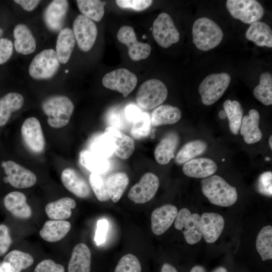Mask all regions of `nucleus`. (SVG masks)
Here are the masks:
<instances>
[{"mask_svg":"<svg viewBox=\"0 0 272 272\" xmlns=\"http://www.w3.org/2000/svg\"><path fill=\"white\" fill-rule=\"evenodd\" d=\"M201 186L203 194L215 205L230 207L237 200L236 188L220 176L212 175L203 178L201 181Z\"/></svg>","mask_w":272,"mask_h":272,"instance_id":"obj_1","label":"nucleus"},{"mask_svg":"<svg viewBox=\"0 0 272 272\" xmlns=\"http://www.w3.org/2000/svg\"><path fill=\"white\" fill-rule=\"evenodd\" d=\"M43 111L47 116V121L52 127L59 128L66 125L73 113L74 105L67 97L55 95L44 100Z\"/></svg>","mask_w":272,"mask_h":272,"instance_id":"obj_2","label":"nucleus"},{"mask_svg":"<svg viewBox=\"0 0 272 272\" xmlns=\"http://www.w3.org/2000/svg\"><path fill=\"white\" fill-rule=\"evenodd\" d=\"M193 42L202 51L211 50L218 46L223 37V33L219 26L207 17L197 19L192 26Z\"/></svg>","mask_w":272,"mask_h":272,"instance_id":"obj_3","label":"nucleus"},{"mask_svg":"<svg viewBox=\"0 0 272 272\" xmlns=\"http://www.w3.org/2000/svg\"><path fill=\"white\" fill-rule=\"evenodd\" d=\"M168 90L165 85L156 79L144 82L136 94V102L144 109L151 110L163 103L167 98Z\"/></svg>","mask_w":272,"mask_h":272,"instance_id":"obj_4","label":"nucleus"},{"mask_svg":"<svg viewBox=\"0 0 272 272\" xmlns=\"http://www.w3.org/2000/svg\"><path fill=\"white\" fill-rule=\"evenodd\" d=\"M230 81V75L226 73L213 74L205 78L198 88L202 103L211 105L217 102L227 90Z\"/></svg>","mask_w":272,"mask_h":272,"instance_id":"obj_5","label":"nucleus"},{"mask_svg":"<svg viewBox=\"0 0 272 272\" xmlns=\"http://www.w3.org/2000/svg\"><path fill=\"white\" fill-rule=\"evenodd\" d=\"M59 63L55 50L44 49L33 58L29 67V74L36 80L50 79L57 72Z\"/></svg>","mask_w":272,"mask_h":272,"instance_id":"obj_6","label":"nucleus"},{"mask_svg":"<svg viewBox=\"0 0 272 272\" xmlns=\"http://www.w3.org/2000/svg\"><path fill=\"white\" fill-rule=\"evenodd\" d=\"M174 226L177 230L182 231L189 244H195L201 239L200 216L197 213L191 214L187 208H183L178 212Z\"/></svg>","mask_w":272,"mask_h":272,"instance_id":"obj_7","label":"nucleus"},{"mask_svg":"<svg viewBox=\"0 0 272 272\" xmlns=\"http://www.w3.org/2000/svg\"><path fill=\"white\" fill-rule=\"evenodd\" d=\"M226 7L233 18L248 24L257 22L264 14L263 7L255 0H228Z\"/></svg>","mask_w":272,"mask_h":272,"instance_id":"obj_8","label":"nucleus"},{"mask_svg":"<svg viewBox=\"0 0 272 272\" xmlns=\"http://www.w3.org/2000/svg\"><path fill=\"white\" fill-rule=\"evenodd\" d=\"M152 34L157 43L168 48L180 39V34L169 14H160L153 23Z\"/></svg>","mask_w":272,"mask_h":272,"instance_id":"obj_9","label":"nucleus"},{"mask_svg":"<svg viewBox=\"0 0 272 272\" xmlns=\"http://www.w3.org/2000/svg\"><path fill=\"white\" fill-rule=\"evenodd\" d=\"M137 81L134 74L125 69H119L106 74L102 82L105 88L116 91L126 97L135 88Z\"/></svg>","mask_w":272,"mask_h":272,"instance_id":"obj_10","label":"nucleus"},{"mask_svg":"<svg viewBox=\"0 0 272 272\" xmlns=\"http://www.w3.org/2000/svg\"><path fill=\"white\" fill-rule=\"evenodd\" d=\"M73 31L80 49L85 52L89 51L95 42L98 33L94 21L79 15L74 21Z\"/></svg>","mask_w":272,"mask_h":272,"instance_id":"obj_11","label":"nucleus"},{"mask_svg":"<svg viewBox=\"0 0 272 272\" xmlns=\"http://www.w3.org/2000/svg\"><path fill=\"white\" fill-rule=\"evenodd\" d=\"M21 132L23 141L29 150L36 154L43 152L45 141L37 118L31 117L26 119L22 125Z\"/></svg>","mask_w":272,"mask_h":272,"instance_id":"obj_12","label":"nucleus"},{"mask_svg":"<svg viewBox=\"0 0 272 272\" xmlns=\"http://www.w3.org/2000/svg\"><path fill=\"white\" fill-rule=\"evenodd\" d=\"M159 184V179L157 175L151 172H147L130 188L128 197L135 203H146L156 194Z\"/></svg>","mask_w":272,"mask_h":272,"instance_id":"obj_13","label":"nucleus"},{"mask_svg":"<svg viewBox=\"0 0 272 272\" xmlns=\"http://www.w3.org/2000/svg\"><path fill=\"white\" fill-rule=\"evenodd\" d=\"M118 41L128 48V54L133 61H139L148 57L151 51V47L148 44L138 41L133 29L129 26H123L118 31Z\"/></svg>","mask_w":272,"mask_h":272,"instance_id":"obj_14","label":"nucleus"},{"mask_svg":"<svg viewBox=\"0 0 272 272\" xmlns=\"http://www.w3.org/2000/svg\"><path fill=\"white\" fill-rule=\"evenodd\" d=\"M2 166L7 175L6 180L17 188L33 186L37 181L35 174L29 169L11 160L3 162Z\"/></svg>","mask_w":272,"mask_h":272,"instance_id":"obj_15","label":"nucleus"},{"mask_svg":"<svg viewBox=\"0 0 272 272\" xmlns=\"http://www.w3.org/2000/svg\"><path fill=\"white\" fill-rule=\"evenodd\" d=\"M61 180L64 186L77 197L86 198L90 195L89 183L76 170L71 168L64 169L61 174Z\"/></svg>","mask_w":272,"mask_h":272,"instance_id":"obj_16","label":"nucleus"},{"mask_svg":"<svg viewBox=\"0 0 272 272\" xmlns=\"http://www.w3.org/2000/svg\"><path fill=\"white\" fill-rule=\"evenodd\" d=\"M178 213L177 208L170 204L155 209L151 214V229L156 235L164 233L174 222Z\"/></svg>","mask_w":272,"mask_h":272,"instance_id":"obj_17","label":"nucleus"},{"mask_svg":"<svg viewBox=\"0 0 272 272\" xmlns=\"http://www.w3.org/2000/svg\"><path fill=\"white\" fill-rule=\"evenodd\" d=\"M69 9V3L65 0L52 1L46 7L43 19L47 27L51 31L61 30Z\"/></svg>","mask_w":272,"mask_h":272,"instance_id":"obj_18","label":"nucleus"},{"mask_svg":"<svg viewBox=\"0 0 272 272\" xmlns=\"http://www.w3.org/2000/svg\"><path fill=\"white\" fill-rule=\"evenodd\" d=\"M202 236L208 243L216 241L225 226L223 217L216 213H204L200 216Z\"/></svg>","mask_w":272,"mask_h":272,"instance_id":"obj_19","label":"nucleus"},{"mask_svg":"<svg viewBox=\"0 0 272 272\" xmlns=\"http://www.w3.org/2000/svg\"><path fill=\"white\" fill-rule=\"evenodd\" d=\"M104 132L113 141L114 153L121 159H127L133 154L135 149L133 139L119 129L112 126L106 128Z\"/></svg>","mask_w":272,"mask_h":272,"instance_id":"obj_20","label":"nucleus"},{"mask_svg":"<svg viewBox=\"0 0 272 272\" xmlns=\"http://www.w3.org/2000/svg\"><path fill=\"white\" fill-rule=\"evenodd\" d=\"M217 169L215 162L207 158L191 159L185 162L182 167L185 175L196 178H205L211 176Z\"/></svg>","mask_w":272,"mask_h":272,"instance_id":"obj_21","label":"nucleus"},{"mask_svg":"<svg viewBox=\"0 0 272 272\" xmlns=\"http://www.w3.org/2000/svg\"><path fill=\"white\" fill-rule=\"evenodd\" d=\"M4 203L6 209L17 218L26 220L32 216V209L27 202L25 195L21 192L9 193L4 197Z\"/></svg>","mask_w":272,"mask_h":272,"instance_id":"obj_22","label":"nucleus"},{"mask_svg":"<svg viewBox=\"0 0 272 272\" xmlns=\"http://www.w3.org/2000/svg\"><path fill=\"white\" fill-rule=\"evenodd\" d=\"M179 143V137L174 131L167 133L157 145L154 156L160 164L165 165L174 157V153Z\"/></svg>","mask_w":272,"mask_h":272,"instance_id":"obj_23","label":"nucleus"},{"mask_svg":"<svg viewBox=\"0 0 272 272\" xmlns=\"http://www.w3.org/2000/svg\"><path fill=\"white\" fill-rule=\"evenodd\" d=\"M259 114L254 109H251L248 115L242 119L240 133L244 140L248 144L259 142L262 138V132L259 128Z\"/></svg>","mask_w":272,"mask_h":272,"instance_id":"obj_24","label":"nucleus"},{"mask_svg":"<svg viewBox=\"0 0 272 272\" xmlns=\"http://www.w3.org/2000/svg\"><path fill=\"white\" fill-rule=\"evenodd\" d=\"M91 253L84 243H79L73 248L68 264V272H90Z\"/></svg>","mask_w":272,"mask_h":272,"instance_id":"obj_25","label":"nucleus"},{"mask_svg":"<svg viewBox=\"0 0 272 272\" xmlns=\"http://www.w3.org/2000/svg\"><path fill=\"white\" fill-rule=\"evenodd\" d=\"M15 38L14 46L16 50L22 54L27 55L34 52L36 44L31 30L25 25H17L13 31Z\"/></svg>","mask_w":272,"mask_h":272,"instance_id":"obj_26","label":"nucleus"},{"mask_svg":"<svg viewBox=\"0 0 272 272\" xmlns=\"http://www.w3.org/2000/svg\"><path fill=\"white\" fill-rule=\"evenodd\" d=\"M71 228V224L68 221L50 220L44 223L39 231V235L47 242H56L63 239Z\"/></svg>","mask_w":272,"mask_h":272,"instance_id":"obj_27","label":"nucleus"},{"mask_svg":"<svg viewBox=\"0 0 272 272\" xmlns=\"http://www.w3.org/2000/svg\"><path fill=\"white\" fill-rule=\"evenodd\" d=\"M76 207L75 200L71 197H64L47 204L45 211L51 220H65L72 215V210Z\"/></svg>","mask_w":272,"mask_h":272,"instance_id":"obj_28","label":"nucleus"},{"mask_svg":"<svg viewBox=\"0 0 272 272\" xmlns=\"http://www.w3.org/2000/svg\"><path fill=\"white\" fill-rule=\"evenodd\" d=\"M75 44L73 30L66 27L58 35L56 44V54L60 63L64 64L69 60Z\"/></svg>","mask_w":272,"mask_h":272,"instance_id":"obj_29","label":"nucleus"},{"mask_svg":"<svg viewBox=\"0 0 272 272\" xmlns=\"http://www.w3.org/2000/svg\"><path fill=\"white\" fill-rule=\"evenodd\" d=\"M181 117L180 109L170 105L158 106L153 110L150 116L152 125L154 126L174 124Z\"/></svg>","mask_w":272,"mask_h":272,"instance_id":"obj_30","label":"nucleus"},{"mask_svg":"<svg viewBox=\"0 0 272 272\" xmlns=\"http://www.w3.org/2000/svg\"><path fill=\"white\" fill-rule=\"evenodd\" d=\"M105 183L109 199L114 202H117L126 190L129 178L124 172H114L106 177Z\"/></svg>","mask_w":272,"mask_h":272,"instance_id":"obj_31","label":"nucleus"},{"mask_svg":"<svg viewBox=\"0 0 272 272\" xmlns=\"http://www.w3.org/2000/svg\"><path fill=\"white\" fill-rule=\"evenodd\" d=\"M33 262L34 259L31 255L18 250L8 253L2 262L7 272H21L30 266Z\"/></svg>","mask_w":272,"mask_h":272,"instance_id":"obj_32","label":"nucleus"},{"mask_svg":"<svg viewBox=\"0 0 272 272\" xmlns=\"http://www.w3.org/2000/svg\"><path fill=\"white\" fill-rule=\"evenodd\" d=\"M245 37L257 46L272 47V31L265 23L257 21L251 24L246 32Z\"/></svg>","mask_w":272,"mask_h":272,"instance_id":"obj_33","label":"nucleus"},{"mask_svg":"<svg viewBox=\"0 0 272 272\" xmlns=\"http://www.w3.org/2000/svg\"><path fill=\"white\" fill-rule=\"evenodd\" d=\"M23 96L18 93H9L0 99V126L5 125L13 112L19 110L24 104Z\"/></svg>","mask_w":272,"mask_h":272,"instance_id":"obj_34","label":"nucleus"},{"mask_svg":"<svg viewBox=\"0 0 272 272\" xmlns=\"http://www.w3.org/2000/svg\"><path fill=\"white\" fill-rule=\"evenodd\" d=\"M81 164L92 173L104 174L109 169L110 164L108 159L92 151H83L80 156Z\"/></svg>","mask_w":272,"mask_h":272,"instance_id":"obj_35","label":"nucleus"},{"mask_svg":"<svg viewBox=\"0 0 272 272\" xmlns=\"http://www.w3.org/2000/svg\"><path fill=\"white\" fill-rule=\"evenodd\" d=\"M207 148V143L202 140L190 141L185 144L178 151L175 157V162L178 164L185 163L202 154Z\"/></svg>","mask_w":272,"mask_h":272,"instance_id":"obj_36","label":"nucleus"},{"mask_svg":"<svg viewBox=\"0 0 272 272\" xmlns=\"http://www.w3.org/2000/svg\"><path fill=\"white\" fill-rule=\"evenodd\" d=\"M78 7L83 16L93 21L99 22L104 15L105 2L98 0H77Z\"/></svg>","mask_w":272,"mask_h":272,"instance_id":"obj_37","label":"nucleus"},{"mask_svg":"<svg viewBox=\"0 0 272 272\" xmlns=\"http://www.w3.org/2000/svg\"><path fill=\"white\" fill-rule=\"evenodd\" d=\"M223 107L228 118L231 132L237 134L240 128L243 115V109L240 103L236 100H227L224 102Z\"/></svg>","mask_w":272,"mask_h":272,"instance_id":"obj_38","label":"nucleus"},{"mask_svg":"<svg viewBox=\"0 0 272 272\" xmlns=\"http://www.w3.org/2000/svg\"><path fill=\"white\" fill-rule=\"evenodd\" d=\"M256 248L262 261L272 259V226L263 227L256 238Z\"/></svg>","mask_w":272,"mask_h":272,"instance_id":"obj_39","label":"nucleus"},{"mask_svg":"<svg viewBox=\"0 0 272 272\" xmlns=\"http://www.w3.org/2000/svg\"><path fill=\"white\" fill-rule=\"evenodd\" d=\"M254 97L265 105L272 104V76L268 72L260 75L259 84L253 90Z\"/></svg>","mask_w":272,"mask_h":272,"instance_id":"obj_40","label":"nucleus"},{"mask_svg":"<svg viewBox=\"0 0 272 272\" xmlns=\"http://www.w3.org/2000/svg\"><path fill=\"white\" fill-rule=\"evenodd\" d=\"M91 149L92 152L107 159L114 153L113 141L105 132L97 135L93 139Z\"/></svg>","mask_w":272,"mask_h":272,"instance_id":"obj_41","label":"nucleus"},{"mask_svg":"<svg viewBox=\"0 0 272 272\" xmlns=\"http://www.w3.org/2000/svg\"><path fill=\"white\" fill-rule=\"evenodd\" d=\"M151 126L150 115L143 112L142 116L131 124L130 134L137 140L145 138L150 133Z\"/></svg>","mask_w":272,"mask_h":272,"instance_id":"obj_42","label":"nucleus"},{"mask_svg":"<svg viewBox=\"0 0 272 272\" xmlns=\"http://www.w3.org/2000/svg\"><path fill=\"white\" fill-rule=\"evenodd\" d=\"M106 177L104 174L91 173L89 177V183L97 198L101 201L109 199L107 194Z\"/></svg>","mask_w":272,"mask_h":272,"instance_id":"obj_43","label":"nucleus"},{"mask_svg":"<svg viewBox=\"0 0 272 272\" xmlns=\"http://www.w3.org/2000/svg\"><path fill=\"white\" fill-rule=\"evenodd\" d=\"M107 121L110 126L116 128L121 131L127 129L131 125L126 120L123 109L121 108H111L107 114Z\"/></svg>","mask_w":272,"mask_h":272,"instance_id":"obj_44","label":"nucleus"},{"mask_svg":"<svg viewBox=\"0 0 272 272\" xmlns=\"http://www.w3.org/2000/svg\"><path fill=\"white\" fill-rule=\"evenodd\" d=\"M114 272H141V265L135 256L127 254L120 259Z\"/></svg>","mask_w":272,"mask_h":272,"instance_id":"obj_45","label":"nucleus"},{"mask_svg":"<svg viewBox=\"0 0 272 272\" xmlns=\"http://www.w3.org/2000/svg\"><path fill=\"white\" fill-rule=\"evenodd\" d=\"M257 192L263 195L271 196L272 173L270 171L262 173L258 177L256 183Z\"/></svg>","mask_w":272,"mask_h":272,"instance_id":"obj_46","label":"nucleus"},{"mask_svg":"<svg viewBox=\"0 0 272 272\" xmlns=\"http://www.w3.org/2000/svg\"><path fill=\"white\" fill-rule=\"evenodd\" d=\"M151 0H117L116 3L122 8H130L134 11H141L149 8L152 4Z\"/></svg>","mask_w":272,"mask_h":272,"instance_id":"obj_47","label":"nucleus"},{"mask_svg":"<svg viewBox=\"0 0 272 272\" xmlns=\"http://www.w3.org/2000/svg\"><path fill=\"white\" fill-rule=\"evenodd\" d=\"M34 272H65L64 267L51 259H45L35 267Z\"/></svg>","mask_w":272,"mask_h":272,"instance_id":"obj_48","label":"nucleus"},{"mask_svg":"<svg viewBox=\"0 0 272 272\" xmlns=\"http://www.w3.org/2000/svg\"><path fill=\"white\" fill-rule=\"evenodd\" d=\"M108 228L109 223L106 219H102L97 221L94 238L97 245H100L105 242Z\"/></svg>","mask_w":272,"mask_h":272,"instance_id":"obj_49","label":"nucleus"},{"mask_svg":"<svg viewBox=\"0 0 272 272\" xmlns=\"http://www.w3.org/2000/svg\"><path fill=\"white\" fill-rule=\"evenodd\" d=\"M12 242L8 227L0 225V256L5 254L9 249Z\"/></svg>","mask_w":272,"mask_h":272,"instance_id":"obj_50","label":"nucleus"},{"mask_svg":"<svg viewBox=\"0 0 272 272\" xmlns=\"http://www.w3.org/2000/svg\"><path fill=\"white\" fill-rule=\"evenodd\" d=\"M13 52V44L7 38L0 39V64L7 62Z\"/></svg>","mask_w":272,"mask_h":272,"instance_id":"obj_51","label":"nucleus"},{"mask_svg":"<svg viewBox=\"0 0 272 272\" xmlns=\"http://www.w3.org/2000/svg\"><path fill=\"white\" fill-rule=\"evenodd\" d=\"M124 114L127 121L132 124L142 115L143 112L135 105L129 104L123 109Z\"/></svg>","mask_w":272,"mask_h":272,"instance_id":"obj_52","label":"nucleus"},{"mask_svg":"<svg viewBox=\"0 0 272 272\" xmlns=\"http://www.w3.org/2000/svg\"><path fill=\"white\" fill-rule=\"evenodd\" d=\"M14 2L20 5L25 11H32L40 3L38 0H15Z\"/></svg>","mask_w":272,"mask_h":272,"instance_id":"obj_53","label":"nucleus"},{"mask_svg":"<svg viewBox=\"0 0 272 272\" xmlns=\"http://www.w3.org/2000/svg\"><path fill=\"white\" fill-rule=\"evenodd\" d=\"M161 272H178V271L175 267L171 264L168 263H165L161 267Z\"/></svg>","mask_w":272,"mask_h":272,"instance_id":"obj_54","label":"nucleus"},{"mask_svg":"<svg viewBox=\"0 0 272 272\" xmlns=\"http://www.w3.org/2000/svg\"><path fill=\"white\" fill-rule=\"evenodd\" d=\"M190 272H207L205 267L201 265H196L193 266Z\"/></svg>","mask_w":272,"mask_h":272,"instance_id":"obj_55","label":"nucleus"},{"mask_svg":"<svg viewBox=\"0 0 272 272\" xmlns=\"http://www.w3.org/2000/svg\"><path fill=\"white\" fill-rule=\"evenodd\" d=\"M212 272H228V271L225 267L219 266L215 269Z\"/></svg>","mask_w":272,"mask_h":272,"instance_id":"obj_56","label":"nucleus"},{"mask_svg":"<svg viewBox=\"0 0 272 272\" xmlns=\"http://www.w3.org/2000/svg\"><path fill=\"white\" fill-rule=\"evenodd\" d=\"M219 117L221 119H225L226 117V114L224 110H221L219 112Z\"/></svg>","mask_w":272,"mask_h":272,"instance_id":"obj_57","label":"nucleus"},{"mask_svg":"<svg viewBox=\"0 0 272 272\" xmlns=\"http://www.w3.org/2000/svg\"><path fill=\"white\" fill-rule=\"evenodd\" d=\"M0 272H7L5 269L2 262H0Z\"/></svg>","mask_w":272,"mask_h":272,"instance_id":"obj_58","label":"nucleus"},{"mask_svg":"<svg viewBox=\"0 0 272 272\" xmlns=\"http://www.w3.org/2000/svg\"><path fill=\"white\" fill-rule=\"evenodd\" d=\"M272 136H270L269 138V141H268V143H269V147L270 148V149H272Z\"/></svg>","mask_w":272,"mask_h":272,"instance_id":"obj_59","label":"nucleus"},{"mask_svg":"<svg viewBox=\"0 0 272 272\" xmlns=\"http://www.w3.org/2000/svg\"><path fill=\"white\" fill-rule=\"evenodd\" d=\"M3 33V30L0 28V37H1V36L2 35Z\"/></svg>","mask_w":272,"mask_h":272,"instance_id":"obj_60","label":"nucleus"},{"mask_svg":"<svg viewBox=\"0 0 272 272\" xmlns=\"http://www.w3.org/2000/svg\"><path fill=\"white\" fill-rule=\"evenodd\" d=\"M65 73H67L68 72V70H65Z\"/></svg>","mask_w":272,"mask_h":272,"instance_id":"obj_61","label":"nucleus"},{"mask_svg":"<svg viewBox=\"0 0 272 272\" xmlns=\"http://www.w3.org/2000/svg\"><path fill=\"white\" fill-rule=\"evenodd\" d=\"M224 161V159H223L222 160V161Z\"/></svg>","mask_w":272,"mask_h":272,"instance_id":"obj_62","label":"nucleus"}]
</instances>
